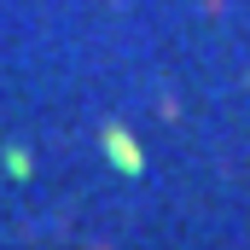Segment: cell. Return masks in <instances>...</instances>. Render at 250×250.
<instances>
[{"instance_id":"cell-1","label":"cell","mask_w":250,"mask_h":250,"mask_svg":"<svg viewBox=\"0 0 250 250\" xmlns=\"http://www.w3.org/2000/svg\"><path fill=\"white\" fill-rule=\"evenodd\" d=\"M111 157H117L123 169H140V157L128 151V134H123V128H111Z\"/></svg>"}]
</instances>
